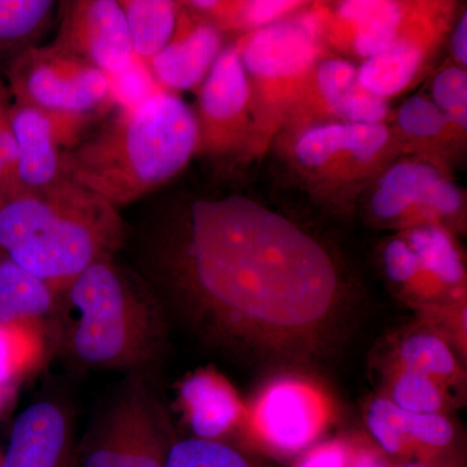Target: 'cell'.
<instances>
[{
  "label": "cell",
  "mask_w": 467,
  "mask_h": 467,
  "mask_svg": "<svg viewBox=\"0 0 467 467\" xmlns=\"http://www.w3.org/2000/svg\"><path fill=\"white\" fill-rule=\"evenodd\" d=\"M138 256L168 318L245 364L308 376L348 334L349 295L330 252L245 196L196 201Z\"/></svg>",
  "instance_id": "6da1fadb"
},
{
  "label": "cell",
  "mask_w": 467,
  "mask_h": 467,
  "mask_svg": "<svg viewBox=\"0 0 467 467\" xmlns=\"http://www.w3.org/2000/svg\"><path fill=\"white\" fill-rule=\"evenodd\" d=\"M195 112L159 90L115 113L63 152L67 177L119 209L159 189L186 168L198 150Z\"/></svg>",
  "instance_id": "7a4b0ae2"
},
{
  "label": "cell",
  "mask_w": 467,
  "mask_h": 467,
  "mask_svg": "<svg viewBox=\"0 0 467 467\" xmlns=\"http://www.w3.org/2000/svg\"><path fill=\"white\" fill-rule=\"evenodd\" d=\"M55 316L61 346L79 367L149 378L167 352V313L115 257L92 264L58 292Z\"/></svg>",
  "instance_id": "3957f363"
},
{
  "label": "cell",
  "mask_w": 467,
  "mask_h": 467,
  "mask_svg": "<svg viewBox=\"0 0 467 467\" xmlns=\"http://www.w3.org/2000/svg\"><path fill=\"white\" fill-rule=\"evenodd\" d=\"M126 238L119 209L67 177L0 204V254L57 294L92 264L113 259Z\"/></svg>",
  "instance_id": "277c9868"
},
{
  "label": "cell",
  "mask_w": 467,
  "mask_h": 467,
  "mask_svg": "<svg viewBox=\"0 0 467 467\" xmlns=\"http://www.w3.org/2000/svg\"><path fill=\"white\" fill-rule=\"evenodd\" d=\"M251 91L252 135L257 152L290 117L313 69L324 57L317 8L247 33L235 43Z\"/></svg>",
  "instance_id": "5b68a950"
},
{
  "label": "cell",
  "mask_w": 467,
  "mask_h": 467,
  "mask_svg": "<svg viewBox=\"0 0 467 467\" xmlns=\"http://www.w3.org/2000/svg\"><path fill=\"white\" fill-rule=\"evenodd\" d=\"M3 75L15 103L50 117L66 150L79 142L88 126L116 109L109 77L52 45L18 55Z\"/></svg>",
  "instance_id": "8992f818"
},
{
  "label": "cell",
  "mask_w": 467,
  "mask_h": 467,
  "mask_svg": "<svg viewBox=\"0 0 467 467\" xmlns=\"http://www.w3.org/2000/svg\"><path fill=\"white\" fill-rule=\"evenodd\" d=\"M327 398L303 374H276L264 387L244 425L263 450L276 456H299L327 427Z\"/></svg>",
  "instance_id": "52a82bcc"
},
{
  "label": "cell",
  "mask_w": 467,
  "mask_h": 467,
  "mask_svg": "<svg viewBox=\"0 0 467 467\" xmlns=\"http://www.w3.org/2000/svg\"><path fill=\"white\" fill-rule=\"evenodd\" d=\"M459 187L431 162L408 160L398 162L378 182L370 212L380 225L401 230L439 225L451 232L462 213Z\"/></svg>",
  "instance_id": "ba28073f"
},
{
  "label": "cell",
  "mask_w": 467,
  "mask_h": 467,
  "mask_svg": "<svg viewBox=\"0 0 467 467\" xmlns=\"http://www.w3.org/2000/svg\"><path fill=\"white\" fill-rule=\"evenodd\" d=\"M196 153L223 155L248 150L251 91L235 43L223 48L199 90Z\"/></svg>",
  "instance_id": "9c48e42d"
},
{
  "label": "cell",
  "mask_w": 467,
  "mask_h": 467,
  "mask_svg": "<svg viewBox=\"0 0 467 467\" xmlns=\"http://www.w3.org/2000/svg\"><path fill=\"white\" fill-rule=\"evenodd\" d=\"M55 47L81 58L110 77L134 60L125 16L117 0L60 2Z\"/></svg>",
  "instance_id": "30bf717a"
},
{
  "label": "cell",
  "mask_w": 467,
  "mask_h": 467,
  "mask_svg": "<svg viewBox=\"0 0 467 467\" xmlns=\"http://www.w3.org/2000/svg\"><path fill=\"white\" fill-rule=\"evenodd\" d=\"M442 8L441 3L411 5L398 38L358 67V84L386 100L408 88L441 41L445 26Z\"/></svg>",
  "instance_id": "8fae6325"
},
{
  "label": "cell",
  "mask_w": 467,
  "mask_h": 467,
  "mask_svg": "<svg viewBox=\"0 0 467 467\" xmlns=\"http://www.w3.org/2000/svg\"><path fill=\"white\" fill-rule=\"evenodd\" d=\"M391 140L384 124L324 122L299 135L295 156L300 167L322 177H349L376 165Z\"/></svg>",
  "instance_id": "7c38bea8"
},
{
  "label": "cell",
  "mask_w": 467,
  "mask_h": 467,
  "mask_svg": "<svg viewBox=\"0 0 467 467\" xmlns=\"http://www.w3.org/2000/svg\"><path fill=\"white\" fill-rule=\"evenodd\" d=\"M223 50V32L181 2L173 36L146 67L162 90H195Z\"/></svg>",
  "instance_id": "4fadbf2b"
},
{
  "label": "cell",
  "mask_w": 467,
  "mask_h": 467,
  "mask_svg": "<svg viewBox=\"0 0 467 467\" xmlns=\"http://www.w3.org/2000/svg\"><path fill=\"white\" fill-rule=\"evenodd\" d=\"M410 5L392 0H348L339 3L330 14L316 8L322 39L367 60L398 38Z\"/></svg>",
  "instance_id": "5bb4252c"
},
{
  "label": "cell",
  "mask_w": 467,
  "mask_h": 467,
  "mask_svg": "<svg viewBox=\"0 0 467 467\" xmlns=\"http://www.w3.org/2000/svg\"><path fill=\"white\" fill-rule=\"evenodd\" d=\"M72 441V413L66 402H33L15 420L0 467H67Z\"/></svg>",
  "instance_id": "9a60e30c"
},
{
  "label": "cell",
  "mask_w": 467,
  "mask_h": 467,
  "mask_svg": "<svg viewBox=\"0 0 467 467\" xmlns=\"http://www.w3.org/2000/svg\"><path fill=\"white\" fill-rule=\"evenodd\" d=\"M126 423L119 467H165L173 444L167 409L149 384L131 377L124 389Z\"/></svg>",
  "instance_id": "2e32d148"
},
{
  "label": "cell",
  "mask_w": 467,
  "mask_h": 467,
  "mask_svg": "<svg viewBox=\"0 0 467 467\" xmlns=\"http://www.w3.org/2000/svg\"><path fill=\"white\" fill-rule=\"evenodd\" d=\"M11 121L18 149L16 193L41 192L67 178L63 171L66 147L50 117L14 101Z\"/></svg>",
  "instance_id": "e0dca14e"
},
{
  "label": "cell",
  "mask_w": 467,
  "mask_h": 467,
  "mask_svg": "<svg viewBox=\"0 0 467 467\" xmlns=\"http://www.w3.org/2000/svg\"><path fill=\"white\" fill-rule=\"evenodd\" d=\"M180 402L193 438L223 441L247 417L232 384L214 370L202 368L187 377L180 387Z\"/></svg>",
  "instance_id": "ac0fdd59"
},
{
  "label": "cell",
  "mask_w": 467,
  "mask_h": 467,
  "mask_svg": "<svg viewBox=\"0 0 467 467\" xmlns=\"http://www.w3.org/2000/svg\"><path fill=\"white\" fill-rule=\"evenodd\" d=\"M450 344L416 324L392 340L391 350L383 367L408 368L425 374L462 399V393L466 391V368Z\"/></svg>",
  "instance_id": "d6986e66"
},
{
  "label": "cell",
  "mask_w": 467,
  "mask_h": 467,
  "mask_svg": "<svg viewBox=\"0 0 467 467\" xmlns=\"http://www.w3.org/2000/svg\"><path fill=\"white\" fill-rule=\"evenodd\" d=\"M401 235L420 261L434 303L465 299V263L451 232L439 225H420L402 230Z\"/></svg>",
  "instance_id": "ffe728a7"
},
{
  "label": "cell",
  "mask_w": 467,
  "mask_h": 467,
  "mask_svg": "<svg viewBox=\"0 0 467 467\" xmlns=\"http://www.w3.org/2000/svg\"><path fill=\"white\" fill-rule=\"evenodd\" d=\"M57 306L50 285L0 254V324L42 326Z\"/></svg>",
  "instance_id": "44dd1931"
},
{
  "label": "cell",
  "mask_w": 467,
  "mask_h": 467,
  "mask_svg": "<svg viewBox=\"0 0 467 467\" xmlns=\"http://www.w3.org/2000/svg\"><path fill=\"white\" fill-rule=\"evenodd\" d=\"M379 393L395 407L414 414L451 416L463 401L432 378L396 367H383Z\"/></svg>",
  "instance_id": "7402d4cb"
},
{
  "label": "cell",
  "mask_w": 467,
  "mask_h": 467,
  "mask_svg": "<svg viewBox=\"0 0 467 467\" xmlns=\"http://www.w3.org/2000/svg\"><path fill=\"white\" fill-rule=\"evenodd\" d=\"M124 14L134 57L149 64L173 36L181 2L117 0Z\"/></svg>",
  "instance_id": "603a6c76"
},
{
  "label": "cell",
  "mask_w": 467,
  "mask_h": 467,
  "mask_svg": "<svg viewBox=\"0 0 467 467\" xmlns=\"http://www.w3.org/2000/svg\"><path fill=\"white\" fill-rule=\"evenodd\" d=\"M57 5L52 0H0V69L36 47L51 26Z\"/></svg>",
  "instance_id": "cb8c5ba5"
},
{
  "label": "cell",
  "mask_w": 467,
  "mask_h": 467,
  "mask_svg": "<svg viewBox=\"0 0 467 467\" xmlns=\"http://www.w3.org/2000/svg\"><path fill=\"white\" fill-rule=\"evenodd\" d=\"M382 267L389 285L410 308L434 303V295L420 270V261L401 234L384 244Z\"/></svg>",
  "instance_id": "d4e9b609"
},
{
  "label": "cell",
  "mask_w": 467,
  "mask_h": 467,
  "mask_svg": "<svg viewBox=\"0 0 467 467\" xmlns=\"http://www.w3.org/2000/svg\"><path fill=\"white\" fill-rule=\"evenodd\" d=\"M42 326L0 324V389H16L42 358Z\"/></svg>",
  "instance_id": "484cf974"
},
{
  "label": "cell",
  "mask_w": 467,
  "mask_h": 467,
  "mask_svg": "<svg viewBox=\"0 0 467 467\" xmlns=\"http://www.w3.org/2000/svg\"><path fill=\"white\" fill-rule=\"evenodd\" d=\"M165 467H273L225 441L186 438L174 441L169 450Z\"/></svg>",
  "instance_id": "4316f807"
},
{
  "label": "cell",
  "mask_w": 467,
  "mask_h": 467,
  "mask_svg": "<svg viewBox=\"0 0 467 467\" xmlns=\"http://www.w3.org/2000/svg\"><path fill=\"white\" fill-rule=\"evenodd\" d=\"M126 401L124 392L95 423L85 445L79 467H119L124 442Z\"/></svg>",
  "instance_id": "83f0119b"
},
{
  "label": "cell",
  "mask_w": 467,
  "mask_h": 467,
  "mask_svg": "<svg viewBox=\"0 0 467 467\" xmlns=\"http://www.w3.org/2000/svg\"><path fill=\"white\" fill-rule=\"evenodd\" d=\"M396 121L402 138L411 142L430 144L454 134L462 135L431 100L422 97L405 101L398 110Z\"/></svg>",
  "instance_id": "f1b7e54d"
},
{
  "label": "cell",
  "mask_w": 467,
  "mask_h": 467,
  "mask_svg": "<svg viewBox=\"0 0 467 467\" xmlns=\"http://www.w3.org/2000/svg\"><path fill=\"white\" fill-rule=\"evenodd\" d=\"M417 324L445 340L466 364L467 299L438 301L414 309Z\"/></svg>",
  "instance_id": "f546056e"
},
{
  "label": "cell",
  "mask_w": 467,
  "mask_h": 467,
  "mask_svg": "<svg viewBox=\"0 0 467 467\" xmlns=\"http://www.w3.org/2000/svg\"><path fill=\"white\" fill-rule=\"evenodd\" d=\"M14 99L0 69V204L17 192L18 149L11 109Z\"/></svg>",
  "instance_id": "4dcf8cb0"
},
{
  "label": "cell",
  "mask_w": 467,
  "mask_h": 467,
  "mask_svg": "<svg viewBox=\"0 0 467 467\" xmlns=\"http://www.w3.org/2000/svg\"><path fill=\"white\" fill-rule=\"evenodd\" d=\"M432 103L462 133L467 126V75L460 67H448L432 82Z\"/></svg>",
  "instance_id": "1f68e13d"
},
{
  "label": "cell",
  "mask_w": 467,
  "mask_h": 467,
  "mask_svg": "<svg viewBox=\"0 0 467 467\" xmlns=\"http://www.w3.org/2000/svg\"><path fill=\"white\" fill-rule=\"evenodd\" d=\"M109 79L116 107L134 106L156 91L161 90L150 75L149 67L137 57H134L121 72L110 76Z\"/></svg>",
  "instance_id": "d6a6232c"
},
{
  "label": "cell",
  "mask_w": 467,
  "mask_h": 467,
  "mask_svg": "<svg viewBox=\"0 0 467 467\" xmlns=\"http://www.w3.org/2000/svg\"><path fill=\"white\" fill-rule=\"evenodd\" d=\"M353 441L330 439L308 448L297 456L294 467H348Z\"/></svg>",
  "instance_id": "836d02e7"
},
{
  "label": "cell",
  "mask_w": 467,
  "mask_h": 467,
  "mask_svg": "<svg viewBox=\"0 0 467 467\" xmlns=\"http://www.w3.org/2000/svg\"><path fill=\"white\" fill-rule=\"evenodd\" d=\"M348 467H395L393 462L368 439L356 441L352 445Z\"/></svg>",
  "instance_id": "e575fe53"
},
{
  "label": "cell",
  "mask_w": 467,
  "mask_h": 467,
  "mask_svg": "<svg viewBox=\"0 0 467 467\" xmlns=\"http://www.w3.org/2000/svg\"><path fill=\"white\" fill-rule=\"evenodd\" d=\"M451 51L454 60L460 67L465 69L467 66V14L463 12L459 23L451 34Z\"/></svg>",
  "instance_id": "d590c367"
},
{
  "label": "cell",
  "mask_w": 467,
  "mask_h": 467,
  "mask_svg": "<svg viewBox=\"0 0 467 467\" xmlns=\"http://www.w3.org/2000/svg\"><path fill=\"white\" fill-rule=\"evenodd\" d=\"M15 392H16L15 387L0 389V416L7 410L11 402L14 401Z\"/></svg>",
  "instance_id": "8d00e7d4"
},
{
  "label": "cell",
  "mask_w": 467,
  "mask_h": 467,
  "mask_svg": "<svg viewBox=\"0 0 467 467\" xmlns=\"http://www.w3.org/2000/svg\"><path fill=\"white\" fill-rule=\"evenodd\" d=\"M395 467H430L427 465H423V463L418 462H400V463H393Z\"/></svg>",
  "instance_id": "74e56055"
},
{
  "label": "cell",
  "mask_w": 467,
  "mask_h": 467,
  "mask_svg": "<svg viewBox=\"0 0 467 467\" xmlns=\"http://www.w3.org/2000/svg\"><path fill=\"white\" fill-rule=\"evenodd\" d=\"M0 460H2V457H0Z\"/></svg>",
  "instance_id": "f35d334b"
}]
</instances>
